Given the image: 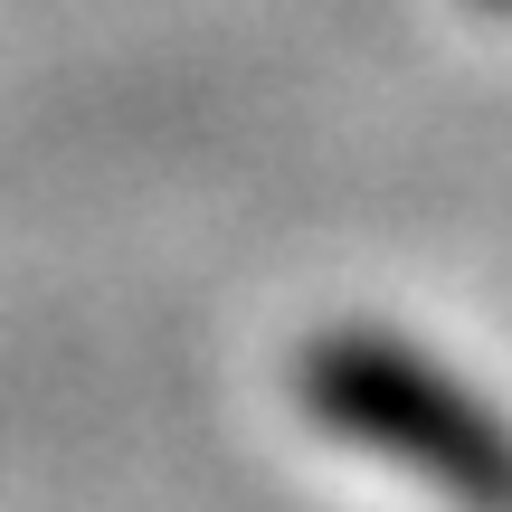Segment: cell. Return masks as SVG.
<instances>
[{"label":"cell","mask_w":512,"mask_h":512,"mask_svg":"<svg viewBox=\"0 0 512 512\" xmlns=\"http://www.w3.org/2000/svg\"><path fill=\"white\" fill-rule=\"evenodd\" d=\"M313 408H323L342 437H370L427 475L437 494H456L465 512H512V437L465 399L456 380L418 370L408 351L370 342V332H342V342L313 351Z\"/></svg>","instance_id":"6da1fadb"}]
</instances>
